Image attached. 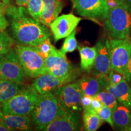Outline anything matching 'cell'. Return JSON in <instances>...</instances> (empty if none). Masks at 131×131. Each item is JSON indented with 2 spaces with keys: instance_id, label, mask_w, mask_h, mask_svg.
I'll return each instance as SVG.
<instances>
[{
  "instance_id": "cell-13",
  "label": "cell",
  "mask_w": 131,
  "mask_h": 131,
  "mask_svg": "<svg viewBox=\"0 0 131 131\" xmlns=\"http://www.w3.org/2000/svg\"><path fill=\"white\" fill-rule=\"evenodd\" d=\"M96 57L91 74L97 76H108L111 70L109 40H101L96 45Z\"/></svg>"
},
{
  "instance_id": "cell-21",
  "label": "cell",
  "mask_w": 131,
  "mask_h": 131,
  "mask_svg": "<svg viewBox=\"0 0 131 131\" xmlns=\"http://www.w3.org/2000/svg\"><path fill=\"white\" fill-rule=\"evenodd\" d=\"M24 84L6 79H0V104L8 100L25 88Z\"/></svg>"
},
{
  "instance_id": "cell-35",
  "label": "cell",
  "mask_w": 131,
  "mask_h": 131,
  "mask_svg": "<svg viewBox=\"0 0 131 131\" xmlns=\"http://www.w3.org/2000/svg\"><path fill=\"white\" fill-rule=\"evenodd\" d=\"M0 131H9L7 127H6L3 123L2 121L0 119Z\"/></svg>"
},
{
  "instance_id": "cell-29",
  "label": "cell",
  "mask_w": 131,
  "mask_h": 131,
  "mask_svg": "<svg viewBox=\"0 0 131 131\" xmlns=\"http://www.w3.org/2000/svg\"><path fill=\"white\" fill-rule=\"evenodd\" d=\"M108 78H109V84H117L122 81L124 77L120 73L111 70L108 75Z\"/></svg>"
},
{
  "instance_id": "cell-22",
  "label": "cell",
  "mask_w": 131,
  "mask_h": 131,
  "mask_svg": "<svg viewBox=\"0 0 131 131\" xmlns=\"http://www.w3.org/2000/svg\"><path fill=\"white\" fill-rule=\"evenodd\" d=\"M83 122L84 130L86 131L97 130L103 123L96 111L91 107L83 110Z\"/></svg>"
},
{
  "instance_id": "cell-39",
  "label": "cell",
  "mask_w": 131,
  "mask_h": 131,
  "mask_svg": "<svg viewBox=\"0 0 131 131\" xmlns=\"http://www.w3.org/2000/svg\"><path fill=\"white\" fill-rule=\"evenodd\" d=\"M130 41H131V34H130Z\"/></svg>"
},
{
  "instance_id": "cell-32",
  "label": "cell",
  "mask_w": 131,
  "mask_h": 131,
  "mask_svg": "<svg viewBox=\"0 0 131 131\" xmlns=\"http://www.w3.org/2000/svg\"><path fill=\"white\" fill-rule=\"evenodd\" d=\"M103 105V104L97 98L95 97V96H93L91 107L94 110L97 111L98 109H100L101 107H102Z\"/></svg>"
},
{
  "instance_id": "cell-20",
  "label": "cell",
  "mask_w": 131,
  "mask_h": 131,
  "mask_svg": "<svg viewBox=\"0 0 131 131\" xmlns=\"http://www.w3.org/2000/svg\"><path fill=\"white\" fill-rule=\"evenodd\" d=\"M80 55V70L91 73L94 68L96 57V47L78 46Z\"/></svg>"
},
{
  "instance_id": "cell-11",
  "label": "cell",
  "mask_w": 131,
  "mask_h": 131,
  "mask_svg": "<svg viewBox=\"0 0 131 131\" xmlns=\"http://www.w3.org/2000/svg\"><path fill=\"white\" fill-rule=\"evenodd\" d=\"M79 112L65 109L61 106L58 116L49 124L44 131H77L81 129Z\"/></svg>"
},
{
  "instance_id": "cell-14",
  "label": "cell",
  "mask_w": 131,
  "mask_h": 131,
  "mask_svg": "<svg viewBox=\"0 0 131 131\" xmlns=\"http://www.w3.org/2000/svg\"><path fill=\"white\" fill-rule=\"evenodd\" d=\"M77 82L83 95L91 96H95L109 84L108 76H97L92 74L84 75Z\"/></svg>"
},
{
  "instance_id": "cell-10",
  "label": "cell",
  "mask_w": 131,
  "mask_h": 131,
  "mask_svg": "<svg viewBox=\"0 0 131 131\" xmlns=\"http://www.w3.org/2000/svg\"><path fill=\"white\" fill-rule=\"evenodd\" d=\"M73 8L79 15L93 20H104L109 7L106 0H72Z\"/></svg>"
},
{
  "instance_id": "cell-12",
  "label": "cell",
  "mask_w": 131,
  "mask_h": 131,
  "mask_svg": "<svg viewBox=\"0 0 131 131\" xmlns=\"http://www.w3.org/2000/svg\"><path fill=\"white\" fill-rule=\"evenodd\" d=\"M81 19V18L72 13L58 16L49 26L53 35L54 41L57 42L68 37L76 29Z\"/></svg>"
},
{
  "instance_id": "cell-17",
  "label": "cell",
  "mask_w": 131,
  "mask_h": 131,
  "mask_svg": "<svg viewBox=\"0 0 131 131\" xmlns=\"http://www.w3.org/2000/svg\"><path fill=\"white\" fill-rule=\"evenodd\" d=\"M105 89L114 95L119 103L131 110V88L125 78L117 84H109Z\"/></svg>"
},
{
  "instance_id": "cell-15",
  "label": "cell",
  "mask_w": 131,
  "mask_h": 131,
  "mask_svg": "<svg viewBox=\"0 0 131 131\" xmlns=\"http://www.w3.org/2000/svg\"><path fill=\"white\" fill-rule=\"evenodd\" d=\"M69 82L61 79L49 73L40 75L35 78L32 86L40 94H45L52 92L63 85Z\"/></svg>"
},
{
  "instance_id": "cell-34",
  "label": "cell",
  "mask_w": 131,
  "mask_h": 131,
  "mask_svg": "<svg viewBox=\"0 0 131 131\" xmlns=\"http://www.w3.org/2000/svg\"><path fill=\"white\" fill-rule=\"evenodd\" d=\"M6 10H7V6L1 0H0V14L6 15Z\"/></svg>"
},
{
  "instance_id": "cell-23",
  "label": "cell",
  "mask_w": 131,
  "mask_h": 131,
  "mask_svg": "<svg viewBox=\"0 0 131 131\" xmlns=\"http://www.w3.org/2000/svg\"><path fill=\"white\" fill-rule=\"evenodd\" d=\"M43 8L44 3L42 0H30L26 6L29 15L38 22H40Z\"/></svg>"
},
{
  "instance_id": "cell-2",
  "label": "cell",
  "mask_w": 131,
  "mask_h": 131,
  "mask_svg": "<svg viewBox=\"0 0 131 131\" xmlns=\"http://www.w3.org/2000/svg\"><path fill=\"white\" fill-rule=\"evenodd\" d=\"M105 29L109 38L126 39L131 34V8L124 0H117L109 9L105 19Z\"/></svg>"
},
{
  "instance_id": "cell-36",
  "label": "cell",
  "mask_w": 131,
  "mask_h": 131,
  "mask_svg": "<svg viewBox=\"0 0 131 131\" xmlns=\"http://www.w3.org/2000/svg\"><path fill=\"white\" fill-rule=\"evenodd\" d=\"M129 78H130V82L131 83V58L130 59V61L129 63Z\"/></svg>"
},
{
  "instance_id": "cell-31",
  "label": "cell",
  "mask_w": 131,
  "mask_h": 131,
  "mask_svg": "<svg viewBox=\"0 0 131 131\" xmlns=\"http://www.w3.org/2000/svg\"><path fill=\"white\" fill-rule=\"evenodd\" d=\"M9 25V21L6 18L5 15L0 14V32L6 30Z\"/></svg>"
},
{
  "instance_id": "cell-38",
  "label": "cell",
  "mask_w": 131,
  "mask_h": 131,
  "mask_svg": "<svg viewBox=\"0 0 131 131\" xmlns=\"http://www.w3.org/2000/svg\"><path fill=\"white\" fill-rule=\"evenodd\" d=\"M124 1H125V2L129 5V7L131 8V0H124Z\"/></svg>"
},
{
  "instance_id": "cell-9",
  "label": "cell",
  "mask_w": 131,
  "mask_h": 131,
  "mask_svg": "<svg viewBox=\"0 0 131 131\" xmlns=\"http://www.w3.org/2000/svg\"><path fill=\"white\" fill-rule=\"evenodd\" d=\"M57 100L67 110L80 112L83 110L81 100L83 95L77 82H70L62 86L53 92Z\"/></svg>"
},
{
  "instance_id": "cell-24",
  "label": "cell",
  "mask_w": 131,
  "mask_h": 131,
  "mask_svg": "<svg viewBox=\"0 0 131 131\" xmlns=\"http://www.w3.org/2000/svg\"><path fill=\"white\" fill-rule=\"evenodd\" d=\"M95 96L101 101L103 105L109 107L112 111L115 109L119 103L115 96L106 89L99 92Z\"/></svg>"
},
{
  "instance_id": "cell-33",
  "label": "cell",
  "mask_w": 131,
  "mask_h": 131,
  "mask_svg": "<svg viewBox=\"0 0 131 131\" xmlns=\"http://www.w3.org/2000/svg\"><path fill=\"white\" fill-rule=\"evenodd\" d=\"M16 4L19 7H26L30 0H15Z\"/></svg>"
},
{
  "instance_id": "cell-4",
  "label": "cell",
  "mask_w": 131,
  "mask_h": 131,
  "mask_svg": "<svg viewBox=\"0 0 131 131\" xmlns=\"http://www.w3.org/2000/svg\"><path fill=\"white\" fill-rule=\"evenodd\" d=\"M39 96L40 94L32 86H26L9 100L0 104V109L5 114L30 116Z\"/></svg>"
},
{
  "instance_id": "cell-40",
  "label": "cell",
  "mask_w": 131,
  "mask_h": 131,
  "mask_svg": "<svg viewBox=\"0 0 131 131\" xmlns=\"http://www.w3.org/2000/svg\"><path fill=\"white\" fill-rule=\"evenodd\" d=\"M106 1H107V0H106Z\"/></svg>"
},
{
  "instance_id": "cell-5",
  "label": "cell",
  "mask_w": 131,
  "mask_h": 131,
  "mask_svg": "<svg viewBox=\"0 0 131 131\" xmlns=\"http://www.w3.org/2000/svg\"><path fill=\"white\" fill-rule=\"evenodd\" d=\"M15 49L26 76L35 78L47 73L45 58L41 55L35 46L16 44Z\"/></svg>"
},
{
  "instance_id": "cell-7",
  "label": "cell",
  "mask_w": 131,
  "mask_h": 131,
  "mask_svg": "<svg viewBox=\"0 0 131 131\" xmlns=\"http://www.w3.org/2000/svg\"><path fill=\"white\" fill-rule=\"evenodd\" d=\"M47 72L57 77L72 82L79 76V70L68 61L66 55L55 49L45 58Z\"/></svg>"
},
{
  "instance_id": "cell-18",
  "label": "cell",
  "mask_w": 131,
  "mask_h": 131,
  "mask_svg": "<svg viewBox=\"0 0 131 131\" xmlns=\"http://www.w3.org/2000/svg\"><path fill=\"white\" fill-rule=\"evenodd\" d=\"M114 128L120 130H128L131 126V110L118 103L112 111Z\"/></svg>"
},
{
  "instance_id": "cell-30",
  "label": "cell",
  "mask_w": 131,
  "mask_h": 131,
  "mask_svg": "<svg viewBox=\"0 0 131 131\" xmlns=\"http://www.w3.org/2000/svg\"><path fill=\"white\" fill-rule=\"evenodd\" d=\"M92 98L93 96L83 95L81 100V106L83 110L91 107Z\"/></svg>"
},
{
  "instance_id": "cell-37",
  "label": "cell",
  "mask_w": 131,
  "mask_h": 131,
  "mask_svg": "<svg viewBox=\"0 0 131 131\" xmlns=\"http://www.w3.org/2000/svg\"><path fill=\"white\" fill-rule=\"evenodd\" d=\"M1 1L7 6L11 4V2H12V0H1Z\"/></svg>"
},
{
  "instance_id": "cell-26",
  "label": "cell",
  "mask_w": 131,
  "mask_h": 131,
  "mask_svg": "<svg viewBox=\"0 0 131 131\" xmlns=\"http://www.w3.org/2000/svg\"><path fill=\"white\" fill-rule=\"evenodd\" d=\"M76 32V30H75L66 38L64 44L60 49V50L64 53L66 54L67 53L73 52L78 48V42L75 37Z\"/></svg>"
},
{
  "instance_id": "cell-19",
  "label": "cell",
  "mask_w": 131,
  "mask_h": 131,
  "mask_svg": "<svg viewBox=\"0 0 131 131\" xmlns=\"http://www.w3.org/2000/svg\"><path fill=\"white\" fill-rule=\"evenodd\" d=\"M44 8L40 23L49 27L54 19L58 17L63 9L61 0H42Z\"/></svg>"
},
{
  "instance_id": "cell-3",
  "label": "cell",
  "mask_w": 131,
  "mask_h": 131,
  "mask_svg": "<svg viewBox=\"0 0 131 131\" xmlns=\"http://www.w3.org/2000/svg\"><path fill=\"white\" fill-rule=\"evenodd\" d=\"M61 108V106L52 92L40 94L30 114L35 130H43L58 116Z\"/></svg>"
},
{
  "instance_id": "cell-6",
  "label": "cell",
  "mask_w": 131,
  "mask_h": 131,
  "mask_svg": "<svg viewBox=\"0 0 131 131\" xmlns=\"http://www.w3.org/2000/svg\"><path fill=\"white\" fill-rule=\"evenodd\" d=\"M111 70L120 73L130 82L129 63L131 58V41L126 39H109Z\"/></svg>"
},
{
  "instance_id": "cell-1",
  "label": "cell",
  "mask_w": 131,
  "mask_h": 131,
  "mask_svg": "<svg viewBox=\"0 0 131 131\" xmlns=\"http://www.w3.org/2000/svg\"><path fill=\"white\" fill-rule=\"evenodd\" d=\"M6 15L11 37L18 45L37 46L51 35L47 26L33 18L26 7L10 4L7 6Z\"/></svg>"
},
{
  "instance_id": "cell-28",
  "label": "cell",
  "mask_w": 131,
  "mask_h": 131,
  "mask_svg": "<svg viewBox=\"0 0 131 131\" xmlns=\"http://www.w3.org/2000/svg\"><path fill=\"white\" fill-rule=\"evenodd\" d=\"M100 118L103 122H107L112 128H114V124L112 121V111L109 107L103 105L100 109L96 111Z\"/></svg>"
},
{
  "instance_id": "cell-16",
  "label": "cell",
  "mask_w": 131,
  "mask_h": 131,
  "mask_svg": "<svg viewBox=\"0 0 131 131\" xmlns=\"http://www.w3.org/2000/svg\"><path fill=\"white\" fill-rule=\"evenodd\" d=\"M0 119L9 131H28L34 129L30 115L5 114L0 109Z\"/></svg>"
},
{
  "instance_id": "cell-27",
  "label": "cell",
  "mask_w": 131,
  "mask_h": 131,
  "mask_svg": "<svg viewBox=\"0 0 131 131\" xmlns=\"http://www.w3.org/2000/svg\"><path fill=\"white\" fill-rule=\"evenodd\" d=\"M35 47L41 55L45 58L48 57L56 49L55 47L51 43V41H50L49 38H47L42 42H41L40 45Z\"/></svg>"
},
{
  "instance_id": "cell-8",
  "label": "cell",
  "mask_w": 131,
  "mask_h": 131,
  "mask_svg": "<svg viewBox=\"0 0 131 131\" xmlns=\"http://www.w3.org/2000/svg\"><path fill=\"white\" fill-rule=\"evenodd\" d=\"M26 75L19 62L15 47L0 58V79H6L24 84Z\"/></svg>"
},
{
  "instance_id": "cell-25",
  "label": "cell",
  "mask_w": 131,
  "mask_h": 131,
  "mask_svg": "<svg viewBox=\"0 0 131 131\" xmlns=\"http://www.w3.org/2000/svg\"><path fill=\"white\" fill-rule=\"evenodd\" d=\"M14 40L6 31L0 32V58L14 47Z\"/></svg>"
}]
</instances>
